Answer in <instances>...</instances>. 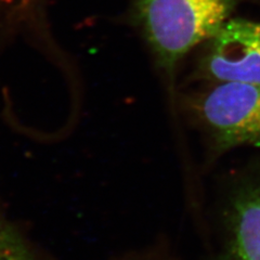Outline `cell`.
<instances>
[{"label": "cell", "instance_id": "cell-1", "mask_svg": "<svg viewBox=\"0 0 260 260\" xmlns=\"http://www.w3.org/2000/svg\"><path fill=\"white\" fill-rule=\"evenodd\" d=\"M241 0H130V18L166 73L206 43Z\"/></svg>", "mask_w": 260, "mask_h": 260}, {"label": "cell", "instance_id": "cell-2", "mask_svg": "<svg viewBox=\"0 0 260 260\" xmlns=\"http://www.w3.org/2000/svg\"><path fill=\"white\" fill-rule=\"evenodd\" d=\"M184 103L215 152L240 145L260 148V86L211 83L186 96Z\"/></svg>", "mask_w": 260, "mask_h": 260}, {"label": "cell", "instance_id": "cell-3", "mask_svg": "<svg viewBox=\"0 0 260 260\" xmlns=\"http://www.w3.org/2000/svg\"><path fill=\"white\" fill-rule=\"evenodd\" d=\"M197 74L209 84L260 86V22L228 20L206 42Z\"/></svg>", "mask_w": 260, "mask_h": 260}, {"label": "cell", "instance_id": "cell-4", "mask_svg": "<svg viewBox=\"0 0 260 260\" xmlns=\"http://www.w3.org/2000/svg\"><path fill=\"white\" fill-rule=\"evenodd\" d=\"M228 217L231 260H260V182L235 193Z\"/></svg>", "mask_w": 260, "mask_h": 260}]
</instances>
